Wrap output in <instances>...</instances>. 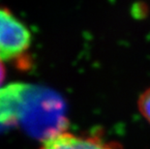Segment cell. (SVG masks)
Instances as JSON below:
<instances>
[{
    "label": "cell",
    "instance_id": "cell-2",
    "mask_svg": "<svg viewBox=\"0 0 150 149\" xmlns=\"http://www.w3.org/2000/svg\"><path fill=\"white\" fill-rule=\"evenodd\" d=\"M38 149H123L119 142L99 134H76L60 129L45 137Z\"/></svg>",
    "mask_w": 150,
    "mask_h": 149
},
{
    "label": "cell",
    "instance_id": "cell-4",
    "mask_svg": "<svg viewBox=\"0 0 150 149\" xmlns=\"http://www.w3.org/2000/svg\"><path fill=\"white\" fill-rule=\"evenodd\" d=\"M5 77H6V70L4 65H3V61L0 60V87H1L2 83L4 82Z\"/></svg>",
    "mask_w": 150,
    "mask_h": 149
},
{
    "label": "cell",
    "instance_id": "cell-1",
    "mask_svg": "<svg viewBox=\"0 0 150 149\" xmlns=\"http://www.w3.org/2000/svg\"><path fill=\"white\" fill-rule=\"evenodd\" d=\"M30 44L31 33L26 25L8 9L0 7V60L21 57Z\"/></svg>",
    "mask_w": 150,
    "mask_h": 149
},
{
    "label": "cell",
    "instance_id": "cell-3",
    "mask_svg": "<svg viewBox=\"0 0 150 149\" xmlns=\"http://www.w3.org/2000/svg\"><path fill=\"white\" fill-rule=\"evenodd\" d=\"M138 109L142 116L150 124V86L139 95Z\"/></svg>",
    "mask_w": 150,
    "mask_h": 149
}]
</instances>
